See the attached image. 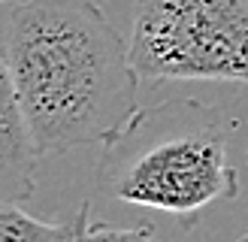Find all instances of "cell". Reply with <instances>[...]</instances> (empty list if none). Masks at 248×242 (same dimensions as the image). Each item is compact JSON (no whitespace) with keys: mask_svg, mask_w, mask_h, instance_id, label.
Returning a JSON list of instances; mask_svg holds the SVG:
<instances>
[{"mask_svg":"<svg viewBox=\"0 0 248 242\" xmlns=\"http://www.w3.org/2000/svg\"><path fill=\"white\" fill-rule=\"evenodd\" d=\"M0 48L40 154L106 145L140 112L130 43L94 0L12 6Z\"/></svg>","mask_w":248,"mask_h":242,"instance_id":"1","label":"cell"},{"mask_svg":"<svg viewBox=\"0 0 248 242\" xmlns=\"http://www.w3.org/2000/svg\"><path fill=\"white\" fill-rule=\"evenodd\" d=\"M236 121L191 97L140 109L97 161V194L127 206L157 209L185 227L206 206L239 197L242 182L230 157Z\"/></svg>","mask_w":248,"mask_h":242,"instance_id":"2","label":"cell"},{"mask_svg":"<svg viewBox=\"0 0 248 242\" xmlns=\"http://www.w3.org/2000/svg\"><path fill=\"white\" fill-rule=\"evenodd\" d=\"M130 60L142 82L248 85V0H136Z\"/></svg>","mask_w":248,"mask_h":242,"instance_id":"3","label":"cell"},{"mask_svg":"<svg viewBox=\"0 0 248 242\" xmlns=\"http://www.w3.org/2000/svg\"><path fill=\"white\" fill-rule=\"evenodd\" d=\"M40 157L43 154L33 142L9 64L0 48V200L21 203L31 197L36 191Z\"/></svg>","mask_w":248,"mask_h":242,"instance_id":"4","label":"cell"},{"mask_svg":"<svg viewBox=\"0 0 248 242\" xmlns=\"http://www.w3.org/2000/svg\"><path fill=\"white\" fill-rule=\"evenodd\" d=\"M76 218L70 221H43L24 212L18 203L0 200V242H73Z\"/></svg>","mask_w":248,"mask_h":242,"instance_id":"5","label":"cell"},{"mask_svg":"<svg viewBox=\"0 0 248 242\" xmlns=\"http://www.w3.org/2000/svg\"><path fill=\"white\" fill-rule=\"evenodd\" d=\"M73 242H160L152 224H136V227H115L106 221L91 218V200L79 206L76 215V236Z\"/></svg>","mask_w":248,"mask_h":242,"instance_id":"6","label":"cell"},{"mask_svg":"<svg viewBox=\"0 0 248 242\" xmlns=\"http://www.w3.org/2000/svg\"><path fill=\"white\" fill-rule=\"evenodd\" d=\"M233 242H248V233H242L239 239H233Z\"/></svg>","mask_w":248,"mask_h":242,"instance_id":"7","label":"cell"},{"mask_svg":"<svg viewBox=\"0 0 248 242\" xmlns=\"http://www.w3.org/2000/svg\"><path fill=\"white\" fill-rule=\"evenodd\" d=\"M0 3H12V0H0Z\"/></svg>","mask_w":248,"mask_h":242,"instance_id":"8","label":"cell"},{"mask_svg":"<svg viewBox=\"0 0 248 242\" xmlns=\"http://www.w3.org/2000/svg\"><path fill=\"white\" fill-rule=\"evenodd\" d=\"M245 154H248V151H245Z\"/></svg>","mask_w":248,"mask_h":242,"instance_id":"9","label":"cell"}]
</instances>
